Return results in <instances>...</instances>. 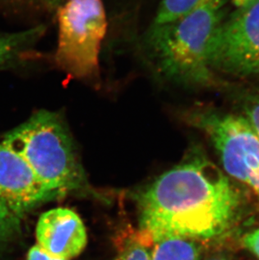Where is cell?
Returning a JSON list of instances; mask_svg holds the SVG:
<instances>
[{
    "label": "cell",
    "instance_id": "cell-1",
    "mask_svg": "<svg viewBox=\"0 0 259 260\" xmlns=\"http://www.w3.org/2000/svg\"><path fill=\"white\" fill-rule=\"evenodd\" d=\"M239 204L228 176L195 154L145 189L139 201L140 230L154 243L171 238H215L230 228Z\"/></svg>",
    "mask_w": 259,
    "mask_h": 260
},
{
    "label": "cell",
    "instance_id": "cell-2",
    "mask_svg": "<svg viewBox=\"0 0 259 260\" xmlns=\"http://www.w3.org/2000/svg\"><path fill=\"white\" fill-rule=\"evenodd\" d=\"M225 3L212 0L176 21L151 26L146 42L161 76L184 86L217 85L210 50L224 20Z\"/></svg>",
    "mask_w": 259,
    "mask_h": 260
},
{
    "label": "cell",
    "instance_id": "cell-3",
    "mask_svg": "<svg viewBox=\"0 0 259 260\" xmlns=\"http://www.w3.org/2000/svg\"><path fill=\"white\" fill-rule=\"evenodd\" d=\"M1 142L25 160L55 198L83 184V169L74 142L58 114L39 111Z\"/></svg>",
    "mask_w": 259,
    "mask_h": 260
},
{
    "label": "cell",
    "instance_id": "cell-4",
    "mask_svg": "<svg viewBox=\"0 0 259 260\" xmlns=\"http://www.w3.org/2000/svg\"><path fill=\"white\" fill-rule=\"evenodd\" d=\"M183 120L209 138L225 172L259 197V136L246 117L202 106L183 112Z\"/></svg>",
    "mask_w": 259,
    "mask_h": 260
},
{
    "label": "cell",
    "instance_id": "cell-5",
    "mask_svg": "<svg viewBox=\"0 0 259 260\" xmlns=\"http://www.w3.org/2000/svg\"><path fill=\"white\" fill-rule=\"evenodd\" d=\"M56 65L75 79L99 74V55L107 19L101 0H67L57 10Z\"/></svg>",
    "mask_w": 259,
    "mask_h": 260
},
{
    "label": "cell",
    "instance_id": "cell-6",
    "mask_svg": "<svg viewBox=\"0 0 259 260\" xmlns=\"http://www.w3.org/2000/svg\"><path fill=\"white\" fill-rule=\"evenodd\" d=\"M257 57L259 0L223 20L213 40L210 65L215 73L237 76L242 67Z\"/></svg>",
    "mask_w": 259,
    "mask_h": 260
},
{
    "label": "cell",
    "instance_id": "cell-7",
    "mask_svg": "<svg viewBox=\"0 0 259 260\" xmlns=\"http://www.w3.org/2000/svg\"><path fill=\"white\" fill-rule=\"evenodd\" d=\"M55 199L29 165L0 142V201L20 219L43 202Z\"/></svg>",
    "mask_w": 259,
    "mask_h": 260
},
{
    "label": "cell",
    "instance_id": "cell-8",
    "mask_svg": "<svg viewBox=\"0 0 259 260\" xmlns=\"http://www.w3.org/2000/svg\"><path fill=\"white\" fill-rule=\"evenodd\" d=\"M36 236L37 244L50 255L67 260L78 257L88 243L86 228L79 216L61 207L42 214Z\"/></svg>",
    "mask_w": 259,
    "mask_h": 260
},
{
    "label": "cell",
    "instance_id": "cell-9",
    "mask_svg": "<svg viewBox=\"0 0 259 260\" xmlns=\"http://www.w3.org/2000/svg\"><path fill=\"white\" fill-rule=\"evenodd\" d=\"M201 248L193 239L171 238L153 244L151 260H199Z\"/></svg>",
    "mask_w": 259,
    "mask_h": 260
},
{
    "label": "cell",
    "instance_id": "cell-10",
    "mask_svg": "<svg viewBox=\"0 0 259 260\" xmlns=\"http://www.w3.org/2000/svg\"><path fill=\"white\" fill-rule=\"evenodd\" d=\"M154 243L145 232L126 231L116 240L117 255L115 260H151Z\"/></svg>",
    "mask_w": 259,
    "mask_h": 260
},
{
    "label": "cell",
    "instance_id": "cell-11",
    "mask_svg": "<svg viewBox=\"0 0 259 260\" xmlns=\"http://www.w3.org/2000/svg\"><path fill=\"white\" fill-rule=\"evenodd\" d=\"M212 0H161L152 25H163L190 15Z\"/></svg>",
    "mask_w": 259,
    "mask_h": 260
},
{
    "label": "cell",
    "instance_id": "cell-12",
    "mask_svg": "<svg viewBox=\"0 0 259 260\" xmlns=\"http://www.w3.org/2000/svg\"><path fill=\"white\" fill-rule=\"evenodd\" d=\"M42 32L43 27L40 26L20 33L0 36V64L12 58Z\"/></svg>",
    "mask_w": 259,
    "mask_h": 260
},
{
    "label": "cell",
    "instance_id": "cell-13",
    "mask_svg": "<svg viewBox=\"0 0 259 260\" xmlns=\"http://www.w3.org/2000/svg\"><path fill=\"white\" fill-rule=\"evenodd\" d=\"M20 229V217L0 201V248L12 240Z\"/></svg>",
    "mask_w": 259,
    "mask_h": 260
},
{
    "label": "cell",
    "instance_id": "cell-14",
    "mask_svg": "<svg viewBox=\"0 0 259 260\" xmlns=\"http://www.w3.org/2000/svg\"><path fill=\"white\" fill-rule=\"evenodd\" d=\"M239 113L244 116L259 136V88L248 92L240 101Z\"/></svg>",
    "mask_w": 259,
    "mask_h": 260
},
{
    "label": "cell",
    "instance_id": "cell-15",
    "mask_svg": "<svg viewBox=\"0 0 259 260\" xmlns=\"http://www.w3.org/2000/svg\"><path fill=\"white\" fill-rule=\"evenodd\" d=\"M27 260H67L63 258H56L53 256L50 255L44 249H42L38 244L32 246L29 248L28 254H27Z\"/></svg>",
    "mask_w": 259,
    "mask_h": 260
},
{
    "label": "cell",
    "instance_id": "cell-16",
    "mask_svg": "<svg viewBox=\"0 0 259 260\" xmlns=\"http://www.w3.org/2000/svg\"><path fill=\"white\" fill-rule=\"evenodd\" d=\"M243 243L246 248L259 258V229L247 234L243 238Z\"/></svg>",
    "mask_w": 259,
    "mask_h": 260
},
{
    "label": "cell",
    "instance_id": "cell-17",
    "mask_svg": "<svg viewBox=\"0 0 259 260\" xmlns=\"http://www.w3.org/2000/svg\"><path fill=\"white\" fill-rule=\"evenodd\" d=\"M237 76L259 77V57L242 67L237 73Z\"/></svg>",
    "mask_w": 259,
    "mask_h": 260
},
{
    "label": "cell",
    "instance_id": "cell-18",
    "mask_svg": "<svg viewBox=\"0 0 259 260\" xmlns=\"http://www.w3.org/2000/svg\"><path fill=\"white\" fill-rule=\"evenodd\" d=\"M258 0H233V5L237 8L247 7L249 5H252L253 3L257 2Z\"/></svg>",
    "mask_w": 259,
    "mask_h": 260
},
{
    "label": "cell",
    "instance_id": "cell-19",
    "mask_svg": "<svg viewBox=\"0 0 259 260\" xmlns=\"http://www.w3.org/2000/svg\"><path fill=\"white\" fill-rule=\"evenodd\" d=\"M44 1L51 7L58 8L59 6H61L64 0H44Z\"/></svg>",
    "mask_w": 259,
    "mask_h": 260
},
{
    "label": "cell",
    "instance_id": "cell-20",
    "mask_svg": "<svg viewBox=\"0 0 259 260\" xmlns=\"http://www.w3.org/2000/svg\"><path fill=\"white\" fill-rule=\"evenodd\" d=\"M211 260H225V259H224V258H214V259H211Z\"/></svg>",
    "mask_w": 259,
    "mask_h": 260
}]
</instances>
